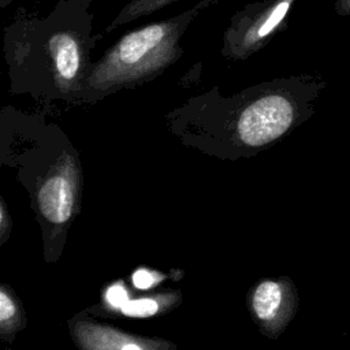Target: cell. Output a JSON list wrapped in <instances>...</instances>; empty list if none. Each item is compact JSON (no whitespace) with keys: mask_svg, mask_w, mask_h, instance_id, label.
I'll return each mask as SVG.
<instances>
[{"mask_svg":"<svg viewBox=\"0 0 350 350\" xmlns=\"http://www.w3.org/2000/svg\"><path fill=\"white\" fill-rule=\"evenodd\" d=\"M175 1L179 0H131L118 12V15L108 23L103 33H111L129 22L148 16Z\"/></svg>","mask_w":350,"mask_h":350,"instance_id":"30bf717a","label":"cell"},{"mask_svg":"<svg viewBox=\"0 0 350 350\" xmlns=\"http://www.w3.org/2000/svg\"><path fill=\"white\" fill-rule=\"evenodd\" d=\"M327 81L319 72L276 77L224 96L219 86L189 97L165 116L185 142L224 150L267 148L316 111Z\"/></svg>","mask_w":350,"mask_h":350,"instance_id":"6da1fadb","label":"cell"},{"mask_svg":"<svg viewBox=\"0 0 350 350\" xmlns=\"http://www.w3.org/2000/svg\"><path fill=\"white\" fill-rule=\"evenodd\" d=\"M14 0H0V7H5L8 4H11Z\"/></svg>","mask_w":350,"mask_h":350,"instance_id":"9a60e30c","label":"cell"},{"mask_svg":"<svg viewBox=\"0 0 350 350\" xmlns=\"http://www.w3.org/2000/svg\"><path fill=\"white\" fill-rule=\"evenodd\" d=\"M71 336L79 350H170L168 342L124 332L93 320H72Z\"/></svg>","mask_w":350,"mask_h":350,"instance_id":"52a82bcc","label":"cell"},{"mask_svg":"<svg viewBox=\"0 0 350 350\" xmlns=\"http://www.w3.org/2000/svg\"><path fill=\"white\" fill-rule=\"evenodd\" d=\"M179 302L178 293H159L139 298H130L120 313L127 317H150L171 309Z\"/></svg>","mask_w":350,"mask_h":350,"instance_id":"9c48e42d","label":"cell"},{"mask_svg":"<svg viewBox=\"0 0 350 350\" xmlns=\"http://www.w3.org/2000/svg\"><path fill=\"white\" fill-rule=\"evenodd\" d=\"M250 309L265 335H280L297 309L293 282L288 279L261 280L250 293Z\"/></svg>","mask_w":350,"mask_h":350,"instance_id":"8992f818","label":"cell"},{"mask_svg":"<svg viewBox=\"0 0 350 350\" xmlns=\"http://www.w3.org/2000/svg\"><path fill=\"white\" fill-rule=\"evenodd\" d=\"M163 279L164 275L148 268H138L131 275V283L138 290H149Z\"/></svg>","mask_w":350,"mask_h":350,"instance_id":"7c38bea8","label":"cell"},{"mask_svg":"<svg viewBox=\"0 0 350 350\" xmlns=\"http://www.w3.org/2000/svg\"><path fill=\"white\" fill-rule=\"evenodd\" d=\"M93 0H59L46 15H16L4 29L10 92L41 100L82 103L93 67Z\"/></svg>","mask_w":350,"mask_h":350,"instance_id":"7a4b0ae2","label":"cell"},{"mask_svg":"<svg viewBox=\"0 0 350 350\" xmlns=\"http://www.w3.org/2000/svg\"><path fill=\"white\" fill-rule=\"evenodd\" d=\"M130 299V291L122 280H118L107 287L103 295V304L109 312H119Z\"/></svg>","mask_w":350,"mask_h":350,"instance_id":"8fae6325","label":"cell"},{"mask_svg":"<svg viewBox=\"0 0 350 350\" xmlns=\"http://www.w3.org/2000/svg\"><path fill=\"white\" fill-rule=\"evenodd\" d=\"M297 0H260L245 4L224 29L220 53L226 60L243 62L265 48L288 27Z\"/></svg>","mask_w":350,"mask_h":350,"instance_id":"277c9868","label":"cell"},{"mask_svg":"<svg viewBox=\"0 0 350 350\" xmlns=\"http://www.w3.org/2000/svg\"><path fill=\"white\" fill-rule=\"evenodd\" d=\"M10 228H11V220L3 201L0 200V241L8 235Z\"/></svg>","mask_w":350,"mask_h":350,"instance_id":"4fadbf2b","label":"cell"},{"mask_svg":"<svg viewBox=\"0 0 350 350\" xmlns=\"http://www.w3.org/2000/svg\"><path fill=\"white\" fill-rule=\"evenodd\" d=\"M334 11L339 16H350V0H336L334 3Z\"/></svg>","mask_w":350,"mask_h":350,"instance_id":"5bb4252c","label":"cell"},{"mask_svg":"<svg viewBox=\"0 0 350 350\" xmlns=\"http://www.w3.org/2000/svg\"><path fill=\"white\" fill-rule=\"evenodd\" d=\"M219 0H198L180 14L123 34L93 63L82 103L154 81L183 55L182 38L196 18Z\"/></svg>","mask_w":350,"mask_h":350,"instance_id":"3957f363","label":"cell"},{"mask_svg":"<svg viewBox=\"0 0 350 350\" xmlns=\"http://www.w3.org/2000/svg\"><path fill=\"white\" fill-rule=\"evenodd\" d=\"M82 183L78 157L63 152L36 190L38 213L49 224H67L75 215Z\"/></svg>","mask_w":350,"mask_h":350,"instance_id":"5b68a950","label":"cell"},{"mask_svg":"<svg viewBox=\"0 0 350 350\" xmlns=\"http://www.w3.org/2000/svg\"><path fill=\"white\" fill-rule=\"evenodd\" d=\"M25 310L12 288L0 284V336L12 339L25 327Z\"/></svg>","mask_w":350,"mask_h":350,"instance_id":"ba28073f","label":"cell"}]
</instances>
